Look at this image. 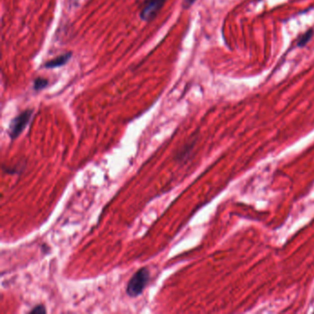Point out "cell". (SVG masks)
<instances>
[{
	"label": "cell",
	"instance_id": "obj_1",
	"mask_svg": "<svg viewBox=\"0 0 314 314\" xmlns=\"http://www.w3.org/2000/svg\"><path fill=\"white\" fill-rule=\"evenodd\" d=\"M151 271L143 267L137 271L126 286V294L130 298H137L143 293L151 280Z\"/></svg>",
	"mask_w": 314,
	"mask_h": 314
},
{
	"label": "cell",
	"instance_id": "obj_2",
	"mask_svg": "<svg viewBox=\"0 0 314 314\" xmlns=\"http://www.w3.org/2000/svg\"><path fill=\"white\" fill-rule=\"evenodd\" d=\"M32 113H33V110L28 109L23 111L22 113H19V115H17L11 120L8 126V131H7L10 139L14 140L19 138V135L24 131V129L29 125L30 121L32 119Z\"/></svg>",
	"mask_w": 314,
	"mask_h": 314
},
{
	"label": "cell",
	"instance_id": "obj_3",
	"mask_svg": "<svg viewBox=\"0 0 314 314\" xmlns=\"http://www.w3.org/2000/svg\"><path fill=\"white\" fill-rule=\"evenodd\" d=\"M166 0H144L140 18L144 21H151L163 7Z\"/></svg>",
	"mask_w": 314,
	"mask_h": 314
},
{
	"label": "cell",
	"instance_id": "obj_4",
	"mask_svg": "<svg viewBox=\"0 0 314 314\" xmlns=\"http://www.w3.org/2000/svg\"><path fill=\"white\" fill-rule=\"evenodd\" d=\"M71 57H72L71 53L64 54L62 56H59V57H56L50 61L46 62L44 64V68L45 69H55V68H58V67H62L70 61Z\"/></svg>",
	"mask_w": 314,
	"mask_h": 314
},
{
	"label": "cell",
	"instance_id": "obj_5",
	"mask_svg": "<svg viewBox=\"0 0 314 314\" xmlns=\"http://www.w3.org/2000/svg\"><path fill=\"white\" fill-rule=\"evenodd\" d=\"M314 33V30H309L308 32H305V33L300 38V41H299V43H298V46H300V47L305 46V45L308 44L309 42L312 40Z\"/></svg>",
	"mask_w": 314,
	"mask_h": 314
},
{
	"label": "cell",
	"instance_id": "obj_6",
	"mask_svg": "<svg viewBox=\"0 0 314 314\" xmlns=\"http://www.w3.org/2000/svg\"><path fill=\"white\" fill-rule=\"evenodd\" d=\"M48 86V80L44 78H37L33 83V88L35 90H41Z\"/></svg>",
	"mask_w": 314,
	"mask_h": 314
},
{
	"label": "cell",
	"instance_id": "obj_7",
	"mask_svg": "<svg viewBox=\"0 0 314 314\" xmlns=\"http://www.w3.org/2000/svg\"><path fill=\"white\" fill-rule=\"evenodd\" d=\"M31 314H46V308L44 305H38L35 306L34 308L32 309V311L30 312Z\"/></svg>",
	"mask_w": 314,
	"mask_h": 314
},
{
	"label": "cell",
	"instance_id": "obj_8",
	"mask_svg": "<svg viewBox=\"0 0 314 314\" xmlns=\"http://www.w3.org/2000/svg\"><path fill=\"white\" fill-rule=\"evenodd\" d=\"M195 1L196 0H183V7L185 9H187L195 3Z\"/></svg>",
	"mask_w": 314,
	"mask_h": 314
}]
</instances>
